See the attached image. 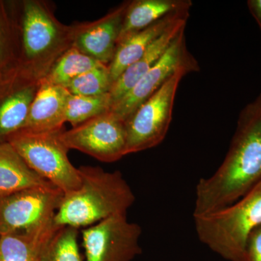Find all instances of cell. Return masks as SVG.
I'll list each match as a JSON object with an SVG mask.
<instances>
[{
    "label": "cell",
    "instance_id": "22",
    "mask_svg": "<svg viewBox=\"0 0 261 261\" xmlns=\"http://www.w3.org/2000/svg\"><path fill=\"white\" fill-rule=\"evenodd\" d=\"M78 228L63 226L43 250L40 261H84L79 245Z\"/></svg>",
    "mask_w": 261,
    "mask_h": 261
},
{
    "label": "cell",
    "instance_id": "12",
    "mask_svg": "<svg viewBox=\"0 0 261 261\" xmlns=\"http://www.w3.org/2000/svg\"><path fill=\"white\" fill-rule=\"evenodd\" d=\"M39 85L20 78L13 71L4 75L0 84V142L23 129Z\"/></svg>",
    "mask_w": 261,
    "mask_h": 261
},
{
    "label": "cell",
    "instance_id": "19",
    "mask_svg": "<svg viewBox=\"0 0 261 261\" xmlns=\"http://www.w3.org/2000/svg\"><path fill=\"white\" fill-rule=\"evenodd\" d=\"M102 65L71 46L56 62L42 80L65 88L75 77Z\"/></svg>",
    "mask_w": 261,
    "mask_h": 261
},
{
    "label": "cell",
    "instance_id": "23",
    "mask_svg": "<svg viewBox=\"0 0 261 261\" xmlns=\"http://www.w3.org/2000/svg\"><path fill=\"white\" fill-rule=\"evenodd\" d=\"M112 85L108 67L102 65L75 77L65 88L73 95L95 97L110 93Z\"/></svg>",
    "mask_w": 261,
    "mask_h": 261
},
{
    "label": "cell",
    "instance_id": "1",
    "mask_svg": "<svg viewBox=\"0 0 261 261\" xmlns=\"http://www.w3.org/2000/svg\"><path fill=\"white\" fill-rule=\"evenodd\" d=\"M261 181V92L242 110L224 161L208 178L199 180L193 217L224 208Z\"/></svg>",
    "mask_w": 261,
    "mask_h": 261
},
{
    "label": "cell",
    "instance_id": "3",
    "mask_svg": "<svg viewBox=\"0 0 261 261\" xmlns=\"http://www.w3.org/2000/svg\"><path fill=\"white\" fill-rule=\"evenodd\" d=\"M78 168L80 188L63 196L55 216L57 226L80 229L116 215L127 214L135 195L120 171L89 166Z\"/></svg>",
    "mask_w": 261,
    "mask_h": 261
},
{
    "label": "cell",
    "instance_id": "14",
    "mask_svg": "<svg viewBox=\"0 0 261 261\" xmlns=\"http://www.w3.org/2000/svg\"><path fill=\"white\" fill-rule=\"evenodd\" d=\"M190 9L180 10L135 33L118 44L112 62L108 66L113 84L130 65L143 56L149 46L173 24L190 17Z\"/></svg>",
    "mask_w": 261,
    "mask_h": 261
},
{
    "label": "cell",
    "instance_id": "6",
    "mask_svg": "<svg viewBox=\"0 0 261 261\" xmlns=\"http://www.w3.org/2000/svg\"><path fill=\"white\" fill-rule=\"evenodd\" d=\"M197 70L179 68L148 99L137 108L126 122V153L152 148L164 140L172 120L173 105L180 82Z\"/></svg>",
    "mask_w": 261,
    "mask_h": 261
},
{
    "label": "cell",
    "instance_id": "5",
    "mask_svg": "<svg viewBox=\"0 0 261 261\" xmlns=\"http://www.w3.org/2000/svg\"><path fill=\"white\" fill-rule=\"evenodd\" d=\"M63 130L34 132L21 129L8 137L6 142L33 171L65 195L80 188L81 177L79 168L68 159L70 149L61 140Z\"/></svg>",
    "mask_w": 261,
    "mask_h": 261
},
{
    "label": "cell",
    "instance_id": "8",
    "mask_svg": "<svg viewBox=\"0 0 261 261\" xmlns=\"http://www.w3.org/2000/svg\"><path fill=\"white\" fill-rule=\"evenodd\" d=\"M61 138L68 149L103 163L116 162L127 154L126 122L111 111L63 130Z\"/></svg>",
    "mask_w": 261,
    "mask_h": 261
},
{
    "label": "cell",
    "instance_id": "24",
    "mask_svg": "<svg viewBox=\"0 0 261 261\" xmlns=\"http://www.w3.org/2000/svg\"><path fill=\"white\" fill-rule=\"evenodd\" d=\"M240 261H261V225L249 234Z\"/></svg>",
    "mask_w": 261,
    "mask_h": 261
},
{
    "label": "cell",
    "instance_id": "13",
    "mask_svg": "<svg viewBox=\"0 0 261 261\" xmlns=\"http://www.w3.org/2000/svg\"><path fill=\"white\" fill-rule=\"evenodd\" d=\"M68 94L69 92L64 87L41 80L23 129L34 132H58L64 129Z\"/></svg>",
    "mask_w": 261,
    "mask_h": 261
},
{
    "label": "cell",
    "instance_id": "18",
    "mask_svg": "<svg viewBox=\"0 0 261 261\" xmlns=\"http://www.w3.org/2000/svg\"><path fill=\"white\" fill-rule=\"evenodd\" d=\"M49 184L33 171L8 142H0V197Z\"/></svg>",
    "mask_w": 261,
    "mask_h": 261
},
{
    "label": "cell",
    "instance_id": "9",
    "mask_svg": "<svg viewBox=\"0 0 261 261\" xmlns=\"http://www.w3.org/2000/svg\"><path fill=\"white\" fill-rule=\"evenodd\" d=\"M142 228L116 215L82 231L85 261H133L142 253Z\"/></svg>",
    "mask_w": 261,
    "mask_h": 261
},
{
    "label": "cell",
    "instance_id": "4",
    "mask_svg": "<svg viewBox=\"0 0 261 261\" xmlns=\"http://www.w3.org/2000/svg\"><path fill=\"white\" fill-rule=\"evenodd\" d=\"M194 220L201 243L224 260L240 261L249 234L261 225V181L231 205Z\"/></svg>",
    "mask_w": 261,
    "mask_h": 261
},
{
    "label": "cell",
    "instance_id": "20",
    "mask_svg": "<svg viewBox=\"0 0 261 261\" xmlns=\"http://www.w3.org/2000/svg\"><path fill=\"white\" fill-rule=\"evenodd\" d=\"M8 9L0 1V71L4 74L15 69L19 56L16 19Z\"/></svg>",
    "mask_w": 261,
    "mask_h": 261
},
{
    "label": "cell",
    "instance_id": "11",
    "mask_svg": "<svg viewBox=\"0 0 261 261\" xmlns=\"http://www.w3.org/2000/svg\"><path fill=\"white\" fill-rule=\"evenodd\" d=\"M129 3L130 1L124 2L94 21L73 24L72 47L109 66L116 53Z\"/></svg>",
    "mask_w": 261,
    "mask_h": 261
},
{
    "label": "cell",
    "instance_id": "17",
    "mask_svg": "<svg viewBox=\"0 0 261 261\" xmlns=\"http://www.w3.org/2000/svg\"><path fill=\"white\" fill-rule=\"evenodd\" d=\"M58 226L55 223L31 231L0 234V261H40Z\"/></svg>",
    "mask_w": 261,
    "mask_h": 261
},
{
    "label": "cell",
    "instance_id": "15",
    "mask_svg": "<svg viewBox=\"0 0 261 261\" xmlns=\"http://www.w3.org/2000/svg\"><path fill=\"white\" fill-rule=\"evenodd\" d=\"M188 18H182L173 24L149 46L138 61L130 65L113 82L110 91L113 104L128 93L137 82L159 62L180 32L186 29Z\"/></svg>",
    "mask_w": 261,
    "mask_h": 261
},
{
    "label": "cell",
    "instance_id": "10",
    "mask_svg": "<svg viewBox=\"0 0 261 261\" xmlns=\"http://www.w3.org/2000/svg\"><path fill=\"white\" fill-rule=\"evenodd\" d=\"M190 67L199 71L197 60L187 47L185 29L171 43L162 58L140 79L133 88L113 104L111 112L126 122L142 103L148 99L179 68Z\"/></svg>",
    "mask_w": 261,
    "mask_h": 261
},
{
    "label": "cell",
    "instance_id": "26",
    "mask_svg": "<svg viewBox=\"0 0 261 261\" xmlns=\"http://www.w3.org/2000/svg\"><path fill=\"white\" fill-rule=\"evenodd\" d=\"M4 73L3 72L0 71V84L3 82V79H4Z\"/></svg>",
    "mask_w": 261,
    "mask_h": 261
},
{
    "label": "cell",
    "instance_id": "7",
    "mask_svg": "<svg viewBox=\"0 0 261 261\" xmlns=\"http://www.w3.org/2000/svg\"><path fill=\"white\" fill-rule=\"evenodd\" d=\"M63 196L49 184L0 197V234L34 231L53 224Z\"/></svg>",
    "mask_w": 261,
    "mask_h": 261
},
{
    "label": "cell",
    "instance_id": "2",
    "mask_svg": "<svg viewBox=\"0 0 261 261\" xmlns=\"http://www.w3.org/2000/svg\"><path fill=\"white\" fill-rule=\"evenodd\" d=\"M17 22L19 56L15 73L32 83H39L63 53L72 46L73 25L62 24L46 2L20 3Z\"/></svg>",
    "mask_w": 261,
    "mask_h": 261
},
{
    "label": "cell",
    "instance_id": "16",
    "mask_svg": "<svg viewBox=\"0 0 261 261\" xmlns=\"http://www.w3.org/2000/svg\"><path fill=\"white\" fill-rule=\"evenodd\" d=\"M190 0H135L130 1L123 19L118 44L135 33L180 10L190 9Z\"/></svg>",
    "mask_w": 261,
    "mask_h": 261
},
{
    "label": "cell",
    "instance_id": "21",
    "mask_svg": "<svg viewBox=\"0 0 261 261\" xmlns=\"http://www.w3.org/2000/svg\"><path fill=\"white\" fill-rule=\"evenodd\" d=\"M110 93L95 97L73 95L69 93L65 107V121L75 127L94 117L110 112L113 107Z\"/></svg>",
    "mask_w": 261,
    "mask_h": 261
},
{
    "label": "cell",
    "instance_id": "25",
    "mask_svg": "<svg viewBox=\"0 0 261 261\" xmlns=\"http://www.w3.org/2000/svg\"><path fill=\"white\" fill-rule=\"evenodd\" d=\"M247 5L249 11L261 30V0H248Z\"/></svg>",
    "mask_w": 261,
    "mask_h": 261
}]
</instances>
